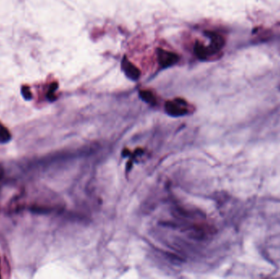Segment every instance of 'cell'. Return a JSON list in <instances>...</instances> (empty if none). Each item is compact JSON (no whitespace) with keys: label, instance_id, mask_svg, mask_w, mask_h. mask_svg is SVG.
<instances>
[{"label":"cell","instance_id":"cell-2","mask_svg":"<svg viewBox=\"0 0 280 279\" xmlns=\"http://www.w3.org/2000/svg\"><path fill=\"white\" fill-rule=\"evenodd\" d=\"M205 35L210 39V45H208V47H206L208 55L211 56L216 52H220L225 45V39L217 33L212 32V31H206Z\"/></svg>","mask_w":280,"mask_h":279},{"label":"cell","instance_id":"cell-3","mask_svg":"<svg viewBox=\"0 0 280 279\" xmlns=\"http://www.w3.org/2000/svg\"><path fill=\"white\" fill-rule=\"evenodd\" d=\"M157 52H158V61L163 68H169L170 66L175 65L179 61V56L173 52H168L162 48H158Z\"/></svg>","mask_w":280,"mask_h":279},{"label":"cell","instance_id":"cell-9","mask_svg":"<svg viewBox=\"0 0 280 279\" xmlns=\"http://www.w3.org/2000/svg\"><path fill=\"white\" fill-rule=\"evenodd\" d=\"M22 94L25 100H30L32 97V93L30 92V88L27 86H23L22 88Z\"/></svg>","mask_w":280,"mask_h":279},{"label":"cell","instance_id":"cell-1","mask_svg":"<svg viewBox=\"0 0 280 279\" xmlns=\"http://www.w3.org/2000/svg\"><path fill=\"white\" fill-rule=\"evenodd\" d=\"M187 103L185 100L181 98H176L175 101H169L165 105V112L168 115L177 117L183 116L188 113Z\"/></svg>","mask_w":280,"mask_h":279},{"label":"cell","instance_id":"cell-8","mask_svg":"<svg viewBox=\"0 0 280 279\" xmlns=\"http://www.w3.org/2000/svg\"><path fill=\"white\" fill-rule=\"evenodd\" d=\"M58 85L57 83H53L50 85V88H49V90H48V93H47V97L49 101H54L56 99L55 95H54V93H55L56 90H58Z\"/></svg>","mask_w":280,"mask_h":279},{"label":"cell","instance_id":"cell-7","mask_svg":"<svg viewBox=\"0 0 280 279\" xmlns=\"http://www.w3.org/2000/svg\"><path fill=\"white\" fill-rule=\"evenodd\" d=\"M11 140V134L8 129L0 123V141L1 142H7Z\"/></svg>","mask_w":280,"mask_h":279},{"label":"cell","instance_id":"cell-4","mask_svg":"<svg viewBox=\"0 0 280 279\" xmlns=\"http://www.w3.org/2000/svg\"><path fill=\"white\" fill-rule=\"evenodd\" d=\"M121 67L122 70H124L125 75L127 76L130 80H137L140 77V71L135 66L133 65L127 58H123L122 63H121Z\"/></svg>","mask_w":280,"mask_h":279},{"label":"cell","instance_id":"cell-5","mask_svg":"<svg viewBox=\"0 0 280 279\" xmlns=\"http://www.w3.org/2000/svg\"><path fill=\"white\" fill-rule=\"evenodd\" d=\"M194 52L201 60H205L209 57L207 47L199 42H196L195 46H194Z\"/></svg>","mask_w":280,"mask_h":279},{"label":"cell","instance_id":"cell-6","mask_svg":"<svg viewBox=\"0 0 280 279\" xmlns=\"http://www.w3.org/2000/svg\"><path fill=\"white\" fill-rule=\"evenodd\" d=\"M140 97L142 98L143 101L149 103V104L155 105L156 104V97L153 95V93L148 90H142L140 92Z\"/></svg>","mask_w":280,"mask_h":279}]
</instances>
